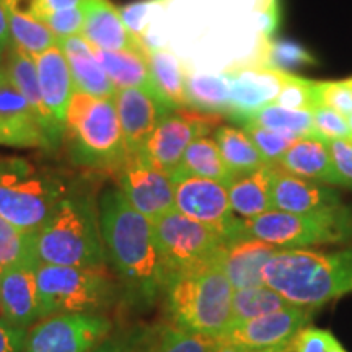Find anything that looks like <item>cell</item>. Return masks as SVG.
I'll list each match as a JSON object with an SVG mask.
<instances>
[{
    "label": "cell",
    "mask_w": 352,
    "mask_h": 352,
    "mask_svg": "<svg viewBox=\"0 0 352 352\" xmlns=\"http://www.w3.org/2000/svg\"><path fill=\"white\" fill-rule=\"evenodd\" d=\"M91 352H132L129 344L116 338H107L103 342H100Z\"/></svg>",
    "instance_id": "c3c4849f"
},
{
    "label": "cell",
    "mask_w": 352,
    "mask_h": 352,
    "mask_svg": "<svg viewBox=\"0 0 352 352\" xmlns=\"http://www.w3.org/2000/svg\"><path fill=\"white\" fill-rule=\"evenodd\" d=\"M272 209L292 214L328 212L344 208L340 195L327 184L290 175L274 165L271 184Z\"/></svg>",
    "instance_id": "ac0fdd59"
},
{
    "label": "cell",
    "mask_w": 352,
    "mask_h": 352,
    "mask_svg": "<svg viewBox=\"0 0 352 352\" xmlns=\"http://www.w3.org/2000/svg\"><path fill=\"white\" fill-rule=\"evenodd\" d=\"M276 104L289 108L300 109V111H311L316 107L315 100V82L300 78L294 74H287Z\"/></svg>",
    "instance_id": "74e56055"
},
{
    "label": "cell",
    "mask_w": 352,
    "mask_h": 352,
    "mask_svg": "<svg viewBox=\"0 0 352 352\" xmlns=\"http://www.w3.org/2000/svg\"><path fill=\"white\" fill-rule=\"evenodd\" d=\"M39 20L51 30L57 41L70 36H78L82 34L83 23H85V6L47 13V15L39 16Z\"/></svg>",
    "instance_id": "b9f144b4"
},
{
    "label": "cell",
    "mask_w": 352,
    "mask_h": 352,
    "mask_svg": "<svg viewBox=\"0 0 352 352\" xmlns=\"http://www.w3.org/2000/svg\"><path fill=\"white\" fill-rule=\"evenodd\" d=\"M59 44L67 57L76 90L98 98H114L116 88L96 59L91 44L82 34L60 39Z\"/></svg>",
    "instance_id": "d4e9b609"
},
{
    "label": "cell",
    "mask_w": 352,
    "mask_h": 352,
    "mask_svg": "<svg viewBox=\"0 0 352 352\" xmlns=\"http://www.w3.org/2000/svg\"><path fill=\"white\" fill-rule=\"evenodd\" d=\"M223 124V114L179 108L166 114L145 144L142 153L157 168L173 175L184 152L196 139L210 135Z\"/></svg>",
    "instance_id": "8fae6325"
},
{
    "label": "cell",
    "mask_w": 352,
    "mask_h": 352,
    "mask_svg": "<svg viewBox=\"0 0 352 352\" xmlns=\"http://www.w3.org/2000/svg\"><path fill=\"white\" fill-rule=\"evenodd\" d=\"M277 250L246 233L227 240L222 264L233 290L264 285L263 267Z\"/></svg>",
    "instance_id": "44dd1931"
},
{
    "label": "cell",
    "mask_w": 352,
    "mask_h": 352,
    "mask_svg": "<svg viewBox=\"0 0 352 352\" xmlns=\"http://www.w3.org/2000/svg\"><path fill=\"white\" fill-rule=\"evenodd\" d=\"M292 342H289V344H283V346H274V347H263V349H246L245 352H294Z\"/></svg>",
    "instance_id": "f907efd6"
},
{
    "label": "cell",
    "mask_w": 352,
    "mask_h": 352,
    "mask_svg": "<svg viewBox=\"0 0 352 352\" xmlns=\"http://www.w3.org/2000/svg\"><path fill=\"white\" fill-rule=\"evenodd\" d=\"M34 65H36L38 82L44 103L52 118L64 129L65 111H67L69 101L76 91V83H74L67 57H65L60 44L57 43L44 51L43 54L34 57Z\"/></svg>",
    "instance_id": "7402d4cb"
},
{
    "label": "cell",
    "mask_w": 352,
    "mask_h": 352,
    "mask_svg": "<svg viewBox=\"0 0 352 352\" xmlns=\"http://www.w3.org/2000/svg\"><path fill=\"white\" fill-rule=\"evenodd\" d=\"M243 129L252 138L253 144L256 145V148L264 160L271 165H276L280 160V157L289 151L290 145L298 139L296 135L264 129V127L254 124H243Z\"/></svg>",
    "instance_id": "8d00e7d4"
},
{
    "label": "cell",
    "mask_w": 352,
    "mask_h": 352,
    "mask_svg": "<svg viewBox=\"0 0 352 352\" xmlns=\"http://www.w3.org/2000/svg\"><path fill=\"white\" fill-rule=\"evenodd\" d=\"M315 308L290 305L271 314L232 323L219 340L232 342L243 349H263L289 344L300 329L308 327Z\"/></svg>",
    "instance_id": "5bb4252c"
},
{
    "label": "cell",
    "mask_w": 352,
    "mask_h": 352,
    "mask_svg": "<svg viewBox=\"0 0 352 352\" xmlns=\"http://www.w3.org/2000/svg\"><path fill=\"white\" fill-rule=\"evenodd\" d=\"M245 351L246 349H243V347H240V346H236V344H232V342L219 340L212 352H245Z\"/></svg>",
    "instance_id": "681fc988"
},
{
    "label": "cell",
    "mask_w": 352,
    "mask_h": 352,
    "mask_svg": "<svg viewBox=\"0 0 352 352\" xmlns=\"http://www.w3.org/2000/svg\"><path fill=\"white\" fill-rule=\"evenodd\" d=\"M176 171L214 179V182L226 184V186L235 176L223 162L212 135H204V138L196 139L189 145L184 152L179 168Z\"/></svg>",
    "instance_id": "4dcf8cb0"
},
{
    "label": "cell",
    "mask_w": 352,
    "mask_h": 352,
    "mask_svg": "<svg viewBox=\"0 0 352 352\" xmlns=\"http://www.w3.org/2000/svg\"><path fill=\"white\" fill-rule=\"evenodd\" d=\"M241 220L246 235L274 245L279 250H308L352 240V210L346 206L328 212L310 214L272 209L258 217Z\"/></svg>",
    "instance_id": "9c48e42d"
},
{
    "label": "cell",
    "mask_w": 352,
    "mask_h": 352,
    "mask_svg": "<svg viewBox=\"0 0 352 352\" xmlns=\"http://www.w3.org/2000/svg\"><path fill=\"white\" fill-rule=\"evenodd\" d=\"M329 352H347V351L344 349V347H342V344H341V342H340V344H338V346H334L333 349L329 351Z\"/></svg>",
    "instance_id": "816d5d0a"
},
{
    "label": "cell",
    "mask_w": 352,
    "mask_h": 352,
    "mask_svg": "<svg viewBox=\"0 0 352 352\" xmlns=\"http://www.w3.org/2000/svg\"><path fill=\"white\" fill-rule=\"evenodd\" d=\"M219 340L168 327L158 338L153 352H212Z\"/></svg>",
    "instance_id": "d590c367"
},
{
    "label": "cell",
    "mask_w": 352,
    "mask_h": 352,
    "mask_svg": "<svg viewBox=\"0 0 352 352\" xmlns=\"http://www.w3.org/2000/svg\"><path fill=\"white\" fill-rule=\"evenodd\" d=\"M315 57L300 44L287 41V39L272 38L270 44V67L284 70L300 67V65H311Z\"/></svg>",
    "instance_id": "ab89813d"
},
{
    "label": "cell",
    "mask_w": 352,
    "mask_h": 352,
    "mask_svg": "<svg viewBox=\"0 0 352 352\" xmlns=\"http://www.w3.org/2000/svg\"><path fill=\"white\" fill-rule=\"evenodd\" d=\"M26 331L0 318V352H23Z\"/></svg>",
    "instance_id": "bcb514c9"
},
{
    "label": "cell",
    "mask_w": 352,
    "mask_h": 352,
    "mask_svg": "<svg viewBox=\"0 0 352 352\" xmlns=\"http://www.w3.org/2000/svg\"><path fill=\"white\" fill-rule=\"evenodd\" d=\"M34 233L21 230L0 215V272L21 264L38 263Z\"/></svg>",
    "instance_id": "e575fe53"
},
{
    "label": "cell",
    "mask_w": 352,
    "mask_h": 352,
    "mask_svg": "<svg viewBox=\"0 0 352 352\" xmlns=\"http://www.w3.org/2000/svg\"><path fill=\"white\" fill-rule=\"evenodd\" d=\"M38 264L101 267L108 261L100 230L98 202L70 188L34 233Z\"/></svg>",
    "instance_id": "3957f363"
},
{
    "label": "cell",
    "mask_w": 352,
    "mask_h": 352,
    "mask_svg": "<svg viewBox=\"0 0 352 352\" xmlns=\"http://www.w3.org/2000/svg\"><path fill=\"white\" fill-rule=\"evenodd\" d=\"M70 186L60 175L21 157H0V215L26 232H38Z\"/></svg>",
    "instance_id": "8992f818"
},
{
    "label": "cell",
    "mask_w": 352,
    "mask_h": 352,
    "mask_svg": "<svg viewBox=\"0 0 352 352\" xmlns=\"http://www.w3.org/2000/svg\"><path fill=\"white\" fill-rule=\"evenodd\" d=\"M10 46L30 57L43 54L59 41L41 20L26 10L21 0H6Z\"/></svg>",
    "instance_id": "83f0119b"
},
{
    "label": "cell",
    "mask_w": 352,
    "mask_h": 352,
    "mask_svg": "<svg viewBox=\"0 0 352 352\" xmlns=\"http://www.w3.org/2000/svg\"><path fill=\"white\" fill-rule=\"evenodd\" d=\"M111 329L103 315H52L26 331L23 352H91Z\"/></svg>",
    "instance_id": "7c38bea8"
},
{
    "label": "cell",
    "mask_w": 352,
    "mask_h": 352,
    "mask_svg": "<svg viewBox=\"0 0 352 352\" xmlns=\"http://www.w3.org/2000/svg\"><path fill=\"white\" fill-rule=\"evenodd\" d=\"M94 52L116 90L140 88L162 98L153 83L147 56L134 51H103L98 47H94Z\"/></svg>",
    "instance_id": "4316f807"
},
{
    "label": "cell",
    "mask_w": 352,
    "mask_h": 352,
    "mask_svg": "<svg viewBox=\"0 0 352 352\" xmlns=\"http://www.w3.org/2000/svg\"><path fill=\"white\" fill-rule=\"evenodd\" d=\"M243 124H254L264 129H271L283 134L296 135V138H307L315 135L314 116L311 111H300V109H289L280 104L271 103L267 107L253 113Z\"/></svg>",
    "instance_id": "d6a6232c"
},
{
    "label": "cell",
    "mask_w": 352,
    "mask_h": 352,
    "mask_svg": "<svg viewBox=\"0 0 352 352\" xmlns=\"http://www.w3.org/2000/svg\"><path fill=\"white\" fill-rule=\"evenodd\" d=\"M118 188L138 212L155 220L175 209L171 175L157 168L142 152H129L116 173Z\"/></svg>",
    "instance_id": "4fadbf2b"
},
{
    "label": "cell",
    "mask_w": 352,
    "mask_h": 352,
    "mask_svg": "<svg viewBox=\"0 0 352 352\" xmlns=\"http://www.w3.org/2000/svg\"><path fill=\"white\" fill-rule=\"evenodd\" d=\"M287 298H284L276 290L267 287L266 284L258 287H246L233 290L232 297V323H239L256 316L271 314V311L280 310V308L290 307Z\"/></svg>",
    "instance_id": "836d02e7"
},
{
    "label": "cell",
    "mask_w": 352,
    "mask_h": 352,
    "mask_svg": "<svg viewBox=\"0 0 352 352\" xmlns=\"http://www.w3.org/2000/svg\"><path fill=\"white\" fill-rule=\"evenodd\" d=\"M36 266L21 264L0 272V318L12 327L26 329L41 320Z\"/></svg>",
    "instance_id": "d6986e66"
},
{
    "label": "cell",
    "mask_w": 352,
    "mask_h": 352,
    "mask_svg": "<svg viewBox=\"0 0 352 352\" xmlns=\"http://www.w3.org/2000/svg\"><path fill=\"white\" fill-rule=\"evenodd\" d=\"M327 144L341 184L352 188V139L327 140Z\"/></svg>",
    "instance_id": "ee69618b"
},
{
    "label": "cell",
    "mask_w": 352,
    "mask_h": 352,
    "mask_svg": "<svg viewBox=\"0 0 352 352\" xmlns=\"http://www.w3.org/2000/svg\"><path fill=\"white\" fill-rule=\"evenodd\" d=\"M90 0H26L25 8L32 13L33 16L47 15V13H54L60 10H69V8H76L85 6Z\"/></svg>",
    "instance_id": "f6af8a7d"
},
{
    "label": "cell",
    "mask_w": 352,
    "mask_h": 352,
    "mask_svg": "<svg viewBox=\"0 0 352 352\" xmlns=\"http://www.w3.org/2000/svg\"><path fill=\"white\" fill-rule=\"evenodd\" d=\"M148 67L157 91L173 109L189 108L186 91V70L182 60L166 47L148 50Z\"/></svg>",
    "instance_id": "f1b7e54d"
},
{
    "label": "cell",
    "mask_w": 352,
    "mask_h": 352,
    "mask_svg": "<svg viewBox=\"0 0 352 352\" xmlns=\"http://www.w3.org/2000/svg\"><path fill=\"white\" fill-rule=\"evenodd\" d=\"M347 122H349V126H351V129H352V114L349 118H347Z\"/></svg>",
    "instance_id": "f5cc1de1"
},
{
    "label": "cell",
    "mask_w": 352,
    "mask_h": 352,
    "mask_svg": "<svg viewBox=\"0 0 352 352\" xmlns=\"http://www.w3.org/2000/svg\"><path fill=\"white\" fill-rule=\"evenodd\" d=\"M314 116L315 135L324 140L334 139H352V129L347 122V118L342 116L341 113L334 111L327 107H315L311 109Z\"/></svg>",
    "instance_id": "60d3db41"
},
{
    "label": "cell",
    "mask_w": 352,
    "mask_h": 352,
    "mask_svg": "<svg viewBox=\"0 0 352 352\" xmlns=\"http://www.w3.org/2000/svg\"><path fill=\"white\" fill-rule=\"evenodd\" d=\"M214 139L220 155L233 175L248 173L261 166L271 165L264 160L243 127L222 124L214 131Z\"/></svg>",
    "instance_id": "f546056e"
},
{
    "label": "cell",
    "mask_w": 352,
    "mask_h": 352,
    "mask_svg": "<svg viewBox=\"0 0 352 352\" xmlns=\"http://www.w3.org/2000/svg\"><path fill=\"white\" fill-rule=\"evenodd\" d=\"M63 142L74 165L118 173L129 151L114 98L74 91L64 118Z\"/></svg>",
    "instance_id": "277c9868"
},
{
    "label": "cell",
    "mask_w": 352,
    "mask_h": 352,
    "mask_svg": "<svg viewBox=\"0 0 352 352\" xmlns=\"http://www.w3.org/2000/svg\"><path fill=\"white\" fill-rule=\"evenodd\" d=\"M10 46V28H8V15L6 0H0V56L6 54Z\"/></svg>",
    "instance_id": "7dc6e473"
},
{
    "label": "cell",
    "mask_w": 352,
    "mask_h": 352,
    "mask_svg": "<svg viewBox=\"0 0 352 352\" xmlns=\"http://www.w3.org/2000/svg\"><path fill=\"white\" fill-rule=\"evenodd\" d=\"M340 344L336 336L328 329L305 327L292 342L294 352H329Z\"/></svg>",
    "instance_id": "7bdbcfd3"
},
{
    "label": "cell",
    "mask_w": 352,
    "mask_h": 352,
    "mask_svg": "<svg viewBox=\"0 0 352 352\" xmlns=\"http://www.w3.org/2000/svg\"><path fill=\"white\" fill-rule=\"evenodd\" d=\"M98 219L107 258L124 285L127 302L151 307L165 290L152 220L132 208L120 188L101 192Z\"/></svg>",
    "instance_id": "6da1fadb"
},
{
    "label": "cell",
    "mask_w": 352,
    "mask_h": 352,
    "mask_svg": "<svg viewBox=\"0 0 352 352\" xmlns=\"http://www.w3.org/2000/svg\"><path fill=\"white\" fill-rule=\"evenodd\" d=\"M263 280L290 303L316 308L352 294V246L336 252L277 250Z\"/></svg>",
    "instance_id": "7a4b0ae2"
},
{
    "label": "cell",
    "mask_w": 352,
    "mask_h": 352,
    "mask_svg": "<svg viewBox=\"0 0 352 352\" xmlns=\"http://www.w3.org/2000/svg\"><path fill=\"white\" fill-rule=\"evenodd\" d=\"M0 147L21 151L54 148L3 63H0Z\"/></svg>",
    "instance_id": "9a60e30c"
},
{
    "label": "cell",
    "mask_w": 352,
    "mask_h": 352,
    "mask_svg": "<svg viewBox=\"0 0 352 352\" xmlns=\"http://www.w3.org/2000/svg\"><path fill=\"white\" fill-rule=\"evenodd\" d=\"M114 107L129 152H142L155 127L173 111L166 101L140 88L116 90Z\"/></svg>",
    "instance_id": "2e32d148"
},
{
    "label": "cell",
    "mask_w": 352,
    "mask_h": 352,
    "mask_svg": "<svg viewBox=\"0 0 352 352\" xmlns=\"http://www.w3.org/2000/svg\"><path fill=\"white\" fill-rule=\"evenodd\" d=\"M272 175L274 165H266L248 173L235 175L227 184L230 206L240 219H253L272 210Z\"/></svg>",
    "instance_id": "484cf974"
},
{
    "label": "cell",
    "mask_w": 352,
    "mask_h": 352,
    "mask_svg": "<svg viewBox=\"0 0 352 352\" xmlns=\"http://www.w3.org/2000/svg\"><path fill=\"white\" fill-rule=\"evenodd\" d=\"M165 287L223 258L226 239L217 230L173 209L152 222ZM165 292V290H164Z\"/></svg>",
    "instance_id": "ba28073f"
},
{
    "label": "cell",
    "mask_w": 352,
    "mask_h": 352,
    "mask_svg": "<svg viewBox=\"0 0 352 352\" xmlns=\"http://www.w3.org/2000/svg\"><path fill=\"white\" fill-rule=\"evenodd\" d=\"M222 259L166 285V305L173 327L215 340L227 333L233 320V287Z\"/></svg>",
    "instance_id": "5b68a950"
},
{
    "label": "cell",
    "mask_w": 352,
    "mask_h": 352,
    "mask_svg": "<svg viewBox=\"0 0 352 352\" xmlns=\"http://www.w3.org/2000/svg\"><path fill=\"white\" fill-rule=\"evenodd\" d=\"M316 107L331 108L349 118L352 114V78L340 82H315Z\"/></svg>",
    "instance_id": "f35d334b"
},
{
    "label": "cell",
    "mask_w": 352,
    "mask_h": 352,
    "mask_svg": "<svg viewBox=\"0 0 352 352\" xmlns=\"http://www.w3.org/2000/svg\"><path fill=\"white\" fill-rule=\"evenodd\" d=\"M189 104L201 111L228 114L230 85L227 74L186 72Z\"/></svg>",
    "instance_id": "1f68e13d"
},
{
    "label": "cell",
    "mask_w": 352,
    "mask_h": 352,
    "mask_svg": "<svg viewBox=\"0 0 352 352\" xmlns=\"http://www.w3.org/2000/svg\"><path fill=\"white\" fill-rule=\"evenodd\" d=\"M171 178L178 212L214 228L226 240L243 235V220L233 212L226 184L182 171H176Z\"/></svg>",
    "instance_id": "30bf717a"
},
{
    "label": "cell",
    "mask_w": 352,
    "mask_h": 352,
    "mask_svg": "<svg viewBox=\"0 0 352 352\" xmlns=\"http://www.w3.org/2000/svg\"><path fill=\"white\" fill-rule=\"evenodd\" d=\"M276 166L290 175L311 179V182L342 186L340 176L334 170L327 140L318 135L298 138L280 157Z\"/></svg>",
    "instance_id": "cb8c5ba5"
},
{
    "label": "cell",
    "mask_w": 352,
    "mask_h": 352,
    "mask_svg": "<svg viewBox=\"0 0 352 352\" xmlns=\"http://www.w3.org/2000/svg\"><path fill=\"white\" fill-rule=\"evenodd\" d=\"M36 280L41 320L52 315H100L116 297V285L109 279L104 266L38 264Z\"/></svg>",
    "instance_id": "52a82bcc"
},
{
    "label": "cell",
    "mask_w": 352,
    "mask_h": 352,
    "mask_svg": "<svg viewBox=\"0 0 352 352\" xmlns=\"http://www.w3.org/2000/svg\"><path fill=\"white\" fill-rule=\"evenodd\" d=\"M2 57H3V56H0V63H2Z\"/></svg>",
    "instance_id": "db71d44e"
},
{
    "label": "cell",
    "mask_w": 352,
    "mask_h": 352,
    "mask_svg": "<svg viewBox=\"0 0 352 352\" xmlns=\"http://www.w3.org/2000/svg\"><path fill=\"white\" fill-rule=\"evenodd\" d=\"M82 36L91 46L103 51H134L148 54L145 43L131 32L111 0H90L85 3Z\"/></svg>",
    "instance_id": "ffe728a7"
},
{
    "label": "cell",
    "mask_w": 352,
    "mask_h": 352,
    "mask_svg": "<svg viewBox=\"0 0 352 352\" xmlns=\"http://www.w3.org/2000/svg\"><path fill=\"white\" fill-rule=\"evenodd\" d=\"M2 63L6 65L8 76L12 77V80L15 82L16 88L20 90V94L25 96V100L28 101V104L36 114L39 124L43 126L51 144L54 145V148L59 147L60 142H63V126L52 118L46 103H44L33 57L23 54L13 46H8V50L2 57Z\"/></svg>",
    "instance_id": "603a6c76"
},
{
    "label": "cell",
    "mask_w": 352,
    "mask_h": 352,
    "mask_svg": "<svg viewBox=\"0 0 352 352\" xmlns=\"http://www.w3.org/2000/svg\"><path fill=\"white\" fill-rule=\"evenodd\" d=\"M287 74L267 65L246 67L227 74L230 85V108L227 116L241 124L258 109L276 103Z\"/></svg>",
    "instance_id": "e0dca14e"
}]
</instances>
